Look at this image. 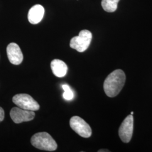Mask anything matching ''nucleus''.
<instances>
[{
  "mask_svg": "<svg viewBox=\"0 0 152 152\" xmlns=\"http://www.w3.org/2000/svg\"><path fill=\"white\" fill-rule=\"evenodd\" d=\"M126 81V75L121 69H117L110 73L104 82V90L106 95L113 98L119 94Z\"/></svg>",
  "mask_w": 152,
  "mask_h": 152,
  "instance_id": "f257e3e1",
  "label": "nucleus"
},
{
  "mask_svg": "<svg viewBox=\"0 0 152 152\" xmlns=\"http://www.w3.org/2000/svg\"><path fill=\"white\" fill-rule=\"evenodd\" d=\"M31 142L33 147L40 150L54 151L57 148V144L51 136L46 132H38L33 135Z\"/></svg>",
  "mask_w": 152,
  "mask_h": 152,
  "instance_id": "f03ea898",
  "label": "nucleus"
},
{
  "mask_svg": "<svg viewBox=\"0 0 152 152\" xmlns=\"http://www.w3.org/2000/svg\"><path fill=\"white\" fill-rule=\"evenodd\" d=\"M92 39V33L88 30H82L78 36L71 39L70 47L78 52H84L89 47Z\"/></svg>",
  "mask_w": 152,
  "mask_h": 152,
  "instance_id": "7ed1b4c3",
  "label": "nucleus"
},
{
  "mask_svg": "<svg viewBox=\"0 0 152 152\" xmlns=\"http://www.w3.org/2000/svg\"><path fill=\"white\" fill-rule=\"evenodd\" d=\"M13 103L20 108L28 110L36 111L39 109L38 103L28 94H20L12 98Z\"/></svg>",
  "mask_w": 152,
  "mask_h": 152,
  "instance_id": "20e7f679",
  "label": "nucleus"
},
{
  "mask_svg": "<svg viewBox=\"0 0 152 152\" xmlns=\"http://www.w3.org/2000/svg\"><path fill=\"white\" fill-rule=\"evenodd\" d=\"M71 129L77 134L85 138L90 137L92 135V130L89 125L78 116H73L70 120Z\"/></svg>",
  "mask_w": 152,
  "mask_h": 152,
  "instance_id": "39448f33",
  "label": "nucleus"
},
{
  "mask_svg": "<svg viewBox=\"0 0 152 152\" xmlns=\"http://www.w3.org/2000/svg\"><path fill=\"white\" fill-rule=\"evenodd\" d=\"M134 129V118L132 115H129L126 117L120 126L118 134L120 139L125 143L129 142L132 138Z\"/></svg>",
  "mask_w": 152,
  "mask_h": 152,
  "instance_id": "423d86ee",
  "label": "nucleus"
},
{
  "mask_svg": "<svg viewBox=\"0 0 152 152\" xmlns=\"http://www.w3.org/2000/svg\"><path fill=\"white\" fill-rule=\"evenodd\" d=\"M10 115L11 120L15 124H20L23 122L31 121L33 120L35 117L34 111L26 110L18 107L11 109Z\"/></svg>",
  "mask_w": 152,
  "mask_h": 152,
  "instance_id": "0eeeda50",
  "label": "nucleus"
},
{
  "mask_svg": "<svg viewBox=\"0 0 152 152\" xmlns=\"http://www.w3.org/2000/svg\"><path fill=\"white\" fill-rule=\"evenodd\" d=\"M7 54L11 64L19 65L23 60V55L21 49L15 43H10L7 47Z\"/></svg>",
  "mask_w": 152,
  "mask_h": 152,
  "instance_id": "6e6552de",
  "label": "nucleus"
},
{
  "mask_svg": "<svg viewBox=\"0 0 152 152\" xmlns=\"http://www.w3.org/2000/svg\"><path fill=\"white\" fill-rule=\"evenodd\" d=\"M45 9L41 5H36L31 8L28 14L29 22L32 24H36L41 22L44 17Z\"/></svg>",
  "mask_w": 152,
  "mask_h": 152,
  "instance_id": "1a4fd4ad",
  "label": "nucleus"
},
{
  "mask_svg": "<svg viewBox=\"0 0 152 152\" xmlns=\"http://www.w3.org/2000/svg\"><path fill=\"white\" fill-rule=\"evenodd\" d=\"M51 68L55 76L63 77L68 71V66L64 61L59 59H54L51 63Z\"/></svg>",
  "mask_w": 152,
  "mask_h": 152,
  "instance_id": "9d476101",
  "label": "nucleus"
},
{
  "mask_svg": "<svg viewBox=\"0 0 152 152\" xmlns=\"http://www.w3.org/2000/svg\"><path fill=\"white\" fill-rule=\"evenodd\" d=\"M120 0H102V6L104 10L108 12H113L117 9Z\"/></svg>",
  "mask_w": 152,
  "mask_h": 152,
  "instance_id": "9b49d317",
  "label": "nucleus"
},
{
  "mask_svg": "<svg viewBox=\"0 0 152 152\" xmlns=\"http://www.w3.org/2000/svg\"><path fill=\"white\" fill-rule=\"evenodd\" d=\"M62 87L64 91V92L63 95V98L66 100H71L73 99L74 97V94L69 86L67 85H63L62 86Z\"/></svg>",
  "mask_w": 152,
  "mask_h": 152,
  "instance_id": "f8f14e48",
  "label": "nucleus"
},
{
  "mask_svg": "<svg viewBox=\"0 0 152 152\" xmlns=\"http://www.w3.org/2000/svg\"><path fill=\"white\" fill-rule=\"evenodd\" d=\"M5 117V112L4 110L2 108L0 107V122H2L3 120H4Z\"/></svg>",
  "mask_w": 152,
  "mask_h": 152,
  "instance_id": "ddd939ff",
  "label": "nucleus"
},
{
  "mask_svg": "<svg viewBox=\"0 0 152 152\" xmlns=\"http://www.w3.org/2000/svg\"><path fill=\"white\" fill-rule=\"evenodd\" d=\"M103 151H102V149H101V150H99V151H98V152H109V151H108V150H107V151H105V150H104V149H103Z\"/></svg>",
  "mask_w": 152,
  "mask_h": 152,
  "instance_id": "4468645a",
  "label": "nucleus"
},
{
  "mask_svg": "<svg viewBox=\"0 0 152 152\" xmlns=\"http://www.w3.org/2000/svg\"><path fill=\"white\" fill-rule=\"evenodd\" d=\"M134 114V112H131V115H132V114Z\"/></svg>",
  "mask_w": 152,
  "mask_h": 152,
  "instance_id": "2eb2a0df",
  "label": "nucleus"
}]
</instances>
